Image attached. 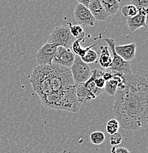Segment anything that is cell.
<instances>
[{
    "label": "cell",
    "mask_w": 148,
    "mask_h": 153,
    "mask_svg": "<svg viewBox=\"0 0 148 153\" xmlns=\"http://www.w3.org/2000/svg\"><path fill=\"white\" fill-rule=\"evenodd\" d=\"M100 2L109 16L117 13L120 4V1L117 0H100Z\"/></svg>",
    "instance_id": "9a60e30c"
},
{
    "label": "cell",
    "mask_w": 148,
    "mask_h": 153,
    "mask_svg": "<svg viewBox=\"0 0 148 153\" xmlns=\"http://www.w3.org/2000/svg\"><path fill=\"white\" fill-rule=\"evenodd\" d=\"M70 71L75 85L85 83L91 74V71L89 65L83 63L80 57L77 55H75L74 63L70 67Z\"/></svg>",
    "instance_id": "5b68a950"
},
{
    "label": "cell",
    "mask_w": 148,
    "mask_h": 153,
    "mask_svg": "<svg viewBox=\"0 0 148 153\" xmlns=\"http://www.w3.org/2000/svg\"><path fill=\"white\" fill-rule=\"evenodd\" d=\"M114 71H110L109 69H106V71H103V75H102V77L103 78L106 82L110 80V79H112L114 77Z\"/></svg>",
    "instance_id": "cb8c5ba5"
},
{
    "label": "cell",
    "mask_w": 148,
    "mask_h": 153,
    "mask_svg": "<svg viewBox=\"0 0 148 153\" xmlns=\"http://www.w3.org/2000/svg\"><path fill=\"white\" fill-rule=\"evenodd\" d=\"M30 82L40 100L76 86L70 68L56 64L36 66Z\"/></svg>",
    "instance_id": "7a4b0ae2"
},
{
    "label": "cell",
    "mask_w": 148,
    "mask_h": 153,
    "mask_svg": "<svg viewBox=\"0 0 148 153\" xmlns=\"http://www.w3.org/2000/svg\"><path fill=\"white\" fill-rule=\"evenodd\" d=\"M74 17L76 22L81 27H93L96 22L89 9L79 3H77L74 8Z\"/></svg>",
    "instance_id": "ba28073f"
},
{
    "label": "cell",
    "mask_w": 148,
    "mask_h": 153,
    "mask_svg": "<svg viewBox=\"0 0 148 153\" xmlns=\"http://www.w3.org/2000/svg\"><path fill=\"white\" fill-rule=\"evenodd\" d=\"M113 112L119 126L127 130L144 127L148 118V83L136 74H123L115 94Z\"/></svg>",
    "instance_id": "6da1fadb"
},
{
    "label": "cell",
    "mask_w": 148,
    "mask_h": 153,
    "mask_svg": "<svg viewBox=\"0 0 148 153\" xmlns=\"http://www.w3.org/2000/svg\"><path fill=\"white\" fill-rule=\"evenodd\" d=\"M89 138H90L91 142L93 144L100 145L104 142L106 136H105V134L103 132L94 131L90 134Z\"/></svg>",
    "instance_id": "44dd1931"
},
{
    "label": "cell",
    "mask_w": 148,
    "mask_h": 153,
    "mask_svg": "<svg viewBox=\"0 0 148 153\" xmlns=\"http://www.w3.org/2000/svg\"><path fill=\"white\" fill-rule=\"evenodd\" d=\"M130 4H133L137 9L139 13L147 16L148 13V0H132Z\"/></svg>",
    "instance_id": "e0dca14e"
},
{
    "label": "cell",
    "mask_w": 148,
    "mask_h": 153,
    "mask_svg": "<svg viewBox=\"0 0 148 153\" xmlns=\"http://www.w3.org/2000/svg\"><path fill=\"white\" fill-rule=\"evenodd\" d=\"M85 40V38H79V39H76L75 41L73 42L72 45H71V49H72V52L75 55L78 57H82L89 49H92V47H94V46L97 45V44H93V45L90 46V47H88L86 48H83L81 47L80 43L83 42V41Z\"/></svg>",
    "instance_id": "2e32d148"
},
{
    "label": "cell",
    "mask_w": 148,
    "mask_h": 153,
    "mask_svg": "<svg viewBox=\"0 0 148 153\" xmlns=\"http://www.w3.org/2000/svg\"><path fill=\"white\" fill-rule=\"evenodd\" d=\"M100 50H101V53H100V57H99V63L103 68L108 69L110 68V66H111V63H112V57H111L109 48L108 46L101 47Z\"/></svg>",
    "instance_id": "5bb4252c"
},
{
    "label": "cell",
    "mask_w": 148,
    "mask_h": 153,
    "mask_svg": "<svg viewBox=\"0 0 148 153\" xmlns=\"http://www.w3.org/2000/svg\"><path fill=\"white\" fill-rule=\"evenodd\" d=\"M122 137L120 133H116L110 135V144L112 146H116L122 143Z\"/></svg>",
    "instance_id": "603a6c76"
},
{
    "label": "cell",
    "mask_w": 148,
    "mask_h": 153,
    "mask_svg": "<svg viewBox=\"0 0 148 153\" xmlns=\"http://www.w3.org/2000/svg\"><path fill=\"white\" fill-rule=\"evenodd\" d=\"M111 153H130V151L125 147H117V146H112L111 150Z\"/></svg>",
    "instance_id": "d4e9b609"
},
{
    "label": "cell",
    "mask_w": 148,
    "mask_h": 153,
    "mask_svg": "<svg viewBox=\"0 0 148 153\" xmlns=\"http://www.w3.org/2000/svg\"><path fill=\"white\" fill-rule=\"evenodd\" d=\"M88 9L96 21L105 22L109 17L100 4V0H90Z\"/></svg>",
    "instance_id": "30bf717a"
},
{
    "label": "cell",
    "mask_w": 148,
    "mask_h": 153,
    "mask_svg": "<svg viewBox=\"0 0 148 153\" xmlns=\"http://www.w3.org/2000/svg\"><path fill=\"white\" fill-rule=\"evenodd\" d=\"M122 13L125 18H133L138 13L137 9L133 4H127L122 8Z\"/></svg>",
    "instance_id": "ffe728a7"
},
{
    "label": "cell",
    "mask_w": 148,
    "mask_h": 153,
    "mask_svg": "<svg viewBox=\"0 0 148 153\" xmlns=\"http://www.w3.org/2000/svg\"><path fill=\"white\" fill-rule=\"evenodd\" d=\"M75 40V38L70 33L69 28L60 26L56 27L52 30V33L49 34L47 43L55 44L57 47L69 49Z\"/></svg>",
    "instance_id": "3957f363"
},
{
    "label": "cell",
    "mask_w": 148,
    "mask_h": 153,
    "mask_svg": "<svg viewBox=\"0 0 148 153\" xmlns=\"http://www.w3.org/2000/svg\"><path fill=\"white\" fill-rule=\"evenodd\" d=\"M147 17V16L138 13L136 16L133 17V18L127 19V24H128L130 31L134 32L141 27L147 28V25L146 23Z\"/></svg>",
    "instance_id": "8fae6325"
},
{
    "label": "cell",
    "mask_w": 148,
    "mask_h": 153,
    "mask_svg": "<svg viewBox=\"0 0 148 153\" xmlns=\"http://www.w3.org/2000/svg\"><path fill=\"white\" fill-rule=\"evenodd\" d=\"M69 31L71 36L75 39H79V38H83L85 37V32L82 27L79 25H73L69 23Z\"/></svg>",
    "instance_id": "d6986e66"
},
{
    "label": "cell",
    "mask_w": 148,
    "mask_h": 153,
    "mask_svg": "<svg viewBox=\"0 0 148 153\" xmlns=\"http://www.w3.org/2000/svg\"><path fill=\"white\" fill-rule=\"evenodd\" d=\"M74 58H75V55L73 53L71 49L58 47L52 60V64L59 65L70 68V67L74 63Z\"/></svg>",
    "instance_id": "52a82bcc"
},
{
    "label": "cell",
    "mask_w": 148,
    "mask_h": 153,
    "mask_svg": "<svg viewBox=\"0 0 148 153\" xmlns=\"http://www.w3.org/2000/svg\"><path fill=\"white\" fill-rule=\"evenodd\" d=\"M114 50L116 53L125 61L130 62L134 58L136 55V45L134 43L125 44V45H116Z\"/></svg>",
    "instance_id": "9c48e42d"
},
{
    "label": "cell",
    "mask_w": 148,
    "mask_h": 153,
    "mask_svg": "<svg viewBox=\"0 0 148 153\" xmlns=\"http://www.w3.org/2000/svg\"><path fill=\"white\" fill-rule=\"evenodd\" d=\"M97 57V52L92 49H90L82 57H80V59L83 63L86 64H91V63H96Z\"/></svg>",
    "instance_id": "ac0fdd59"
},
{
    "label": "cell",
    "mask_w": 148,
    "mask_h": 153,
    "mask_svg": "<svg viewBox=\"0 0 148 153\" xmlns=\"http://www.w3.org/2000/svg\"><path fill=\"white\" fill-rule=\"evenodd\" d=\"M105 41L108 44V47L110 49V52L113 55L112 63L108 69L122 74H131V66H130V62L125 61L115 52L114 47H115L116 44L113 38H105Z\"/></svg>",
    "instance_id": "277c9868"
},
{
    "label": "cell",
    "mask_w": 148,
    "mask_h": 153,
    "mask_svg": "<svg viewBox=\"0 0 148 153\" xmlns=\"http://www.w3.org/2000/svg\"><path fill=\"white\" fill-rule=\"evenodd\" d=\"M114 77L106 82L104 87V91L109 96L115 95L118 84L122 80V76H123L122 74L115 72V71H114Z\"/></svg>",
    "instance_id": "4fadbf2b"
},
{
    "label": "cell",
    "mask_w": 148,
    "mask_h": 153,
    "mask_svg": "<svg viewBox=\"0 0 148 153\" xmlns=\"http://www.w3.org/2000/svg\"><path fill=\"white\" fill-rule=\"evenodd\" d=\"M119 127L120 126H119L118 121L116 119H111L106 124V131L109 135H113V134L117 133Z\"/></svg>",
    "instance_id": "7402d4cb"
},
{
    "label": "cell",
    "mask_w": 148,
    "mask_h": 153,
    "mask_svg": "<svg viewBox=\"0 0 148 153\" xmlns=\"http://www.w3.org/2000/svg\"><path fill=\"white\" fill-rule=\"evenodd\" d=\"M55 44L46 43L42 46L36 53L38 66H50L52 64V60L55 56L57 49Z\"/></svg>",
    "instance_id": "8992f818"
},
{
    "label": "cell",
    "mask_w": 148,
    "mask_h": 153,
    "mask_svg": "<svg viewBox=\"0 0 148 153\" xmlns=\"http://www.w3.org/2000/svg\"><path fill=\"white\" fill-rule=\"evenodd\" d=\"M76 97L80 104L89 102L95 100L96 97L83 85V84L76 85Z\"/></svg>",
    "instance_id": "7c38bea8"
}]
</instances>
